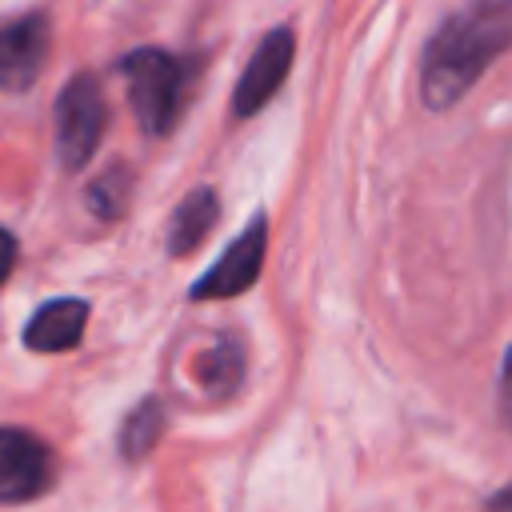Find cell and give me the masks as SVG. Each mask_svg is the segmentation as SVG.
<instances>
[{
	"mask_svg": "<svg viewBox=\"0 0 512 512\" xmlns=\"http://www.w3.org/2000/svg\"><path fill=\"white\" fill-rule=\"evenodd\" d=\"M512 48V0H472L452 12L428 40L420 60V96L432 112L452 108L484 68Z\"/></svg>",
	"mask_w": 512,
	"mask_h": 512,
	"instance_id": "1",
	"label": "cell"
},
{
	"mask_svg": "<svg viewBox=\"0 0 512 512\" xmlns=\"http://www.w3.org/2000/svg\"><path fill=\"white\" fill-rule=\"evenodd\" d=\"M120 72L128 76V96L140 128L148 136L172 132L180 108H184V84L188 68L164 48H136L120 60Z\"/></svg>",
	"mask_w": 512,
	"mask_h": 512,
	"instance_id": "2",
	"label": "cell"
},
{
	"mask_svg": "<svg viewBox=\"0 0 512 512\" xmlns=\"http://www.w3.org/2000/svg\"><path fill=\"white\" fill-rule=\"evenodd\" d=\"M104 124H108V104L96 76L88 72L72 76L56 96V156L68 172H80L92 160Z\"/></svg>",
	"mask_w": 512,
	"mask_h": 512,
	"instance_id": "3",
	"label": "cell"
},
{
	"mask_svg": "<svg viewBox=\"0 0 512 512\" xmlns=\"http://www.w3.org/2000/svg\"><path fill=\"white\" fill-rule=\"evenodd\" d=\"M52 476L56 456L40 436L24 428H0V504H24L48 492Z\"/></svg>",
	"mask_w": 512,
	"mask_h": 512,
	"instance_id": "4",
	"label": "cell"
},
{
	"mask_svg": "<svg viewBox=\"0 0 512 512\" xmlns=\"http://www.w3.org/2000/svg\"><path fill=\"white\" fill-rule=\"evenodd\" d=\"M264 248H268V220L264 212H256L248 220V228L224 248V256L192 284V300H224V296H240L264 268Z\"/></svg>",
	"mask_w": 512,
	"mask_h": 512,
	"instance_id": "5",
	"label": "cell"
},
{
	"mask_svg": "<svg viewBox=\"0 0 512 512\" xmlns=\"http://www.w3.org/2000/svg\"><path fill=\"white\" fill-rule=\"evenodd\" d=\"M292 56H296V36H292V28H272V32L256 44L252 60L244 64V72H240V80H236V96H232L236 116L260 112V108L280 92V84H284V76H288V68H292Z\"/></svg>",
	"mask_w": 512,
	"mask_h": 512,
	"instance_id": "6",
	"label": "cell"
},
{
	"mask_svg": "<svg viewBox=\"0 0 512 512\" xmlns=\"http://www.w3.org/2000/svg\"><path fill=\"white\" fill-rule=\"evenodd\" d=\"M48 44H52V28L40 12L0 24V88L4 92L32 88V80L48 60Z\"/></svg>",
	"mask_w": 512,
	"mask_h": 512,
	"instance_id": "7",
	"label": "cell"
},
{
	"mask_svg": "<svg viewBox=\"0 0 512 512\" xmlns=\"http://www.w3.org/2000/svg\"><path fill=\"white\" fill-rule=\"evenodd\" d=\"M84 320H88V304L76 296H60L40 304L28 324H24V344L32 352H68L80 344L84 336Z\"/></svg>",
	"mask_w": 512,
	"mask_h": 512,
	"instance_id": "8",
	"label": "cell"
},
{
	"mask_svg": "<svg viewBox=\"0 0 512 512\" xmlns=\"http://www.w3.org/2000/svg\"><path fill=\"white\" fill-rule=\"evenodd\" d=\"M216 212H220L216 192H212V188H192V192L176 204V212H172V220H168V256L192 252V248L212 232Z\"/></svg>",
	"mask_w": 512,
	"mask_h": 512,
	"instance_id": "9",
	"label": "cell"
},
{
	"mask_svg": "<svg viewBox=\"0 0 512 512\" xmlns=\"http://www.w3.org/2000/svg\"><path fill=\"white\" fill-rule=\"evenodd\" d=\"M160 432H164V408L156 400L136 404L124 416V424H120V452H124V460H144L152 452V444L160 440Z\"/></svg>",
	"mask_w": 512,
	"mask_h": 512,
	"instance_id": "10",
	"label": "cell"
},
{
	"mask_svg": "<svg viewBox=\"0 0 512 512\" xmlns=\"http://www.w3.org/2000/svg\"><path fill=\"white\" fill-rule=\"evenodd\" d=\"M196 372H200L204 388H212V392H232V388L240 384L244 356H240V348L228 340V344H216L212 352H204L200 364H196Z\"/></svg>",
	"mask_w": 512,
	"mask_h": 512,
	"instance_id": "11",
	"label": "cell"
},
{
	"mask_svg": "<svg viewBox=\"0 0 512 512\" xmlns=\"http://www.w3.org/2000/svg\"><path fill=\"white\" fill-rule=\"evenodd\" d=\"M88 204L96 216L116 220L128 208V172L124 168H108L92 188H88Z\"/></svg>",
	"mask_w": 512,
	"mask_h": 512,
	"instance_id": "12",
	"label": "cell"
},
{
	"mask_svg": "<svg viewBox=\"0 0 512 512\" xmlns=\"http://www.w3.org/2000/svg\"><path fill=\"white\" fill-rule=\"evenodd\" d=\"M500 416L512 428V348L504 352V364H500Z\"/></svg>",
	"mask_w": 512,
	"mask_h": 512,
	"instance_id": "13",
	"label": "cell"
},
{
	"mask_svg": "<svg viewBox=\"0 0 512 512\" xmlns=\"http://www.w3.org/2000/svg\"><path fill=\"white\" fill-rule=\"evenodd\" d=\"M12 264H16V240H12V232L0 228V284L12 276Z\"/></svg>",
	"mask_w": 512,
	"mask_h": 512,
	"instance_id": "14",
	"label": "cell"
},
{
	"mask_svg": "<svg viewBox=\"0 0 512 512\" xmlns=\"http://www.w3.org/2000/svg\"><path fill=\"white\" fill-rule=\"evenodd\" d=\"M484 512H512V484H504L500 492H492L488 504H484Z\"/></svg>",
	"mask_w": 512,
	"mask_h": 512,
	"instance_id": "15",
	"label": "cell"
}]
</instances>
